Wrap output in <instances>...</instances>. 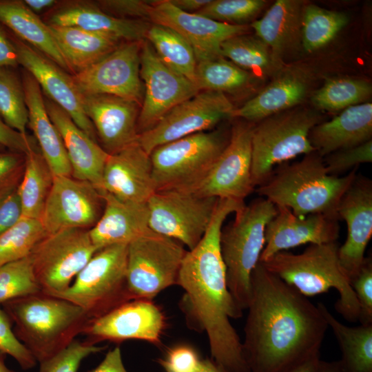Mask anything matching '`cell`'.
<instances>
[{
	"label": "cell",
	"mask_w": 372,
	"mask_h": 372,
	"mask_svg": "<svg viewBox=\"0 0 372 372\" xmlns=\"http://www.w3.org/2000/svg\"><path fill=\"white\" fill-rule=\"evenodd\" d=\"M320 120V114L313 110L291 108L254 125L251 178L254 187L267 181L276 165L315 151L309 134Z\"/></svg>",
	"instance_id": "52a82bcc"
},
{
	"label": "cell",
	"mask_w": 372,
	"mask_h": 372,
	"mask_svg": "<svg viewBox=\"0 0 372 372\" xmlns=\"http://www.w3.org/2000/svg\"><path fill=\"white\" fill-rule=\"evenodd\" d=\"M23 168L17 187L23 217L40 219L54 176L37 149L25 154Z\"/></svg>",
	"instance_id": "e575fe53"
},
{
	"label": "cell",
	"mask_w": 372,
	"mask_h": 372,
	"mask_svg": "<svg viewBox=\"0 0 372 372\" xmlns=\"http://www.w3.org/2000/svg\"><path fill=\"white\" fill-rule=\"evenodd\" d=\"M105 349L87 339H75L63 350L40 362L39 372H77L84 359Z\"/></svg>",
	"instance_id": "f6af8a7d"
},
{
	"label": "cell",
	"mask_w": 372,
	"mask_h": 372,
	"mask_svg": "<svg viewBox=\"0 0 372 372\" xmlns=\"http://www.w3.org/2000/svg\"><path fill=\"white\" fill-rule=\"evenodd\" d=\"M11 324L10 317L0 304V351L13 358L23 370L31 369L37 361L17 337Z\"/></svg>",
	"instance_id": "7dc6e473"
},
{
	"label": "cell",
	"mask_w": 372,
	"mask_h": 372,
	"mask_svg": "<svg viewBox=\"0 0 372 372\" xmlns=\"http://www.w3.org/2000/svg\"><path fill=\"white\" fill-rule=\"evenodd\" d=\"M143 41H125L96 63L74 74L72 77L81 94L113 95L141 106L144 86L140 60Z\"/></svg>",
	"instance_id": "9a60e30c"
},
{
	"label": "cell",
	"mask_w": 372,
	"mask_h": 372,
	"mask_svg": "<svg viewBox=\"0 0 372 372\" xmlns=\"http://www.w3.org/2000/svg\"><path fill=\"white\" fill-rule=\"evenodd\" d=\"M276 207V214L265 229V242L260 262L266 261L278 252L304 244L337 242L339 220L322 214L299 216L287 207Z\"/></svg>",
	"instance_id": "7402d4cb"
},
{
	"label": "cell",
	"mask_w": 372,
	"mask_h": 372,
	"mask_svg": "<svg viewBox=\"0 0 372 372\" xmlns=\"http://www.w3.org/2000/svg\"><path fill=\"white\" fill-rule=\"evenodd\" d=\"M54 0H25V5L34 13L41 12L42 10L52 7L56 3Z\"/></svg>",
	"instance_id": "91938a15"
},
{
	"label": "cell",
	"mask_w": 372,
	"mask_h": 372,
	"mask_svg": "<svg viewBox=\"0 0 372 372\" xmlns=\"http://www.w3.org/2000/svg\"><path fill=\"white\" fill-rule=\"evenodd\" d=\"M140 76L144 94L137 121L139 134L154 127L174 107L200 92L195 83L165 65L147 41L142 44Z\"/></svg>",
	"instance_id": "2e32d148"
},
{
	"label": "cell",
	"mask_w": 372,
	"mask_h": 372,
	"mask_svg": "<svg viewBox=\"0 0 372 372\" xmlns=\"http://www.w3.org/2000/svg\"><path fill=\"white\" fill-rule=\"evenodd\" d=\"M338 219L347 225L345 242L338 249L340 265L351 280L360 270L372 236V180L357 174L337 207Z\"/></svg>",
	"instance_id": "ffe728a7"
},
{
	"label": "cell",
	"mask_w": 372,
	"mask_h": 372,
	"mask_svg": "<svg viewBox=\"0 0 372 372\" xmlns=\"http://www.w3.org/2000/svg\"><path fill=\"white\" fill-rule=\"evenodd\" d=\"M34 141L32 137L10 127L0 118V145L25 155L37 149Z\"/></svg>",
	"instance_id": "db71d44e"
},
{
	"label": "cell",
	"mask_w": 372,
	"mask_h": 372,
	"mask_svg": "<svg viewBox=\"0 0 372 372\" xmlns=\"http://www.w3.org/2000/svg\"><path fill=\"white\" fill-rule=\"evenodd\" d=\"M276 213V206L260 196L238 209L234 220L222 228L220 248L227 287L242 311L250 300L251 276L265 247L266 227Z\"/></svg>",
	"instance_id": "8992f818"
},
{
	"label": "cell",
	"mask_w": 372,
	"mask_h": 372,
	"mask_svg": "<svg viewBox=\"0 0 372 372\" xmlns=\"http://www.w3.org/2000/svg\"><path fill=\"white\" fill-rule=\"evenodd\" d=\"M220 54L248 72L263 73L273 68L269 48L256 35L242 34L224 41Z\"/></svg>",
	"instance_id": "ab89813d"
},
{
	"label": "cell",
	"mask_w": 372,
	"mask_h": 372,
	"mask_svg": "<svg viewBox=\"0 0 372 372\" xmlns=\"http://www.w3.org/2000/svg\"><path fill=\"white\" fill-rule=\"evenodd\" d=\"M357 172L355 167L344 176L331 175L323 157L314 151L274 170L256 191L276 207H287L297 216L322 214L339 220L338 205Z\"/></svg>",
	"instance_id": "3957f363"
},
{
	"label": "cell",
	"mask_w": 372,
	"mask_h": 372,
	"mask_svg": "<svg viewBox=\"0 0 372 372\" xmlns=\"http://www.w3.org/2000/svg\"><path fill=\"white\" fill-rule=\"evenodd\" d=\"M152 1L103 0L99 1L100 7L122 18L131 17L149 19V10Z\"/></svg>",
	"instance_id": "816d5d0a"
},
{
	"label": "cell",
	"mask_w": 372,
	"mask_h": 372,
	"mask_svg": "<svg viewBox=\"0 0 372 372\" xmlns=\"http://www.w3.org/2000/svg\"><path fill=\"white\" fill-rule=\"evenodd\" d=\"M218 129L195 133L155 148L149 154L156 192L186 188L210 169L228 143Z\"/></svg>",
	"instance_id": "9c48e42d"
},
{
	"label": "cell",
	"mask_w": 372,
	"mask_h": 372,
	"mask_svg": "<svg viewBox=\"0 0 372 372\" xmlns=\"http://www.w3.org/2000/svg\"><path fill=\"white\" fill-rule=\"evenodd\" d=\"M196 372H224L211 358L202 359Z\"/></svg>",
	"instance_id": "94428289"
},
{
	"label": "cell",
	"mask_w": 372,
	"mask_h": 372,
	"mask_svg": "<svg viewBox=\"0 0 372 372\" xmlns=\"http://www.w3.org/2000/svg\"><path fill=\"white\" fill-rule=\"evenodd\" d=\"M337 242L310 245L300 254L278 252L260 262L271 273L305 297L336 289L335 309L345 320L358 321L359 306L350 280L338 257Z\"/></svg>",
	"instance_id": "5b68a950"
},
{
	"label": "cell",
	"mask_w": 372,
	"mask_h": 372,
	"mask_svg": "<svg viewBox=\"0 0 372 372\" xmlns=\"http://www.w3.org/2000/svg\"><path fill=\"white\" fill-rule=\"evenodd\" d=\"M19 64L16 49L9 37L0 28V68L16 67Z\"/></svg>",
	"instance_id": "9f6ffc18"
},
{
	"label": "cell",
	"mask_w": 372,
	"mask_h": 372,
	"mask_svg": "<svg viewBox=\"0 0 372 372\" xmlns=\"http://www.w3.org/2000/svg\"><path fill=\"white\" fill-rule=\"evenodd\" d=\"M249 72L220 56L197 63L195 84L199 91L233 92L249 83Z\"/></svg>",
	"instance_id": "f35d334b"
},
{
	"label": "cell",
	"mask_w": 372,
	"mask_h": 372,
	"mask_svg": "<svg viewBox=\"0 0 372 372\" xmlns=\"http://www.w3.org/2000/svg\"><path fill=\"white\" fill-rule=\"evenodd\" d=\"M47 233L40 219L22 217L0 234V267L28 257Z\"/></svg>",
	"instance_id": "60d3db41"
},
{
	"label": "cell",
	"mask_w": 372,
	"mask_h": 372,
	"mask_svg": "<svg viewBox=\"0 0 372 372\" xmlns=\"http://www.w3.org/2000/svg\"><path fill=\"white\" fill-rule=\"evenodd\" d=\"M254 125L235 123L227 145L207 172L183 189L205 197L244 201L254 190L251 178V137Z\"/></svg>",
	"instance_id": "4fadbf2b"
},
{
	"label": "cell",
	"mask_w": 372,
	"mask_h": 372,
	"mask_svg": "<svg viewBox=\"0 0 372 372\" xmlns=\"http://www.w3.org/2000/svg\"><path fill=\"white\" fill-rule=\"evenodd\" d=\"M178 9L189 13H196L210 3L211 0H169Z\"/></svg>",
	"instance_id": "6f0895ef"
},
{
	"label": "cell",
	"mask_w": 372,
	"mask_h": 372,
	"mask_svg": "<svg viewBox=\"0 0 372 372\" xmlns=\"http://www.w3.org/2000/svg\"><path fill=\"white\" fill-rule=\"evenodd\" d=\"M372 94L371 84L362 79L347 77L327 79L311 96L318 109L338 112L363 103Z\"/></svg>",
	"instance_id": "74e56055"
},
{
	"label": "cell",
	"mask_w": 372,
	"mask_h": 372,
	"mask_svg": "<svg viewBox=\"0 0 372 372\" xmlns=\"http://www.w3.org/2000/svg\"><path fill=\"white\" fill-rule=\"evenodd\" d=\"M243 204L218 198L206 232L184 256L177 282L184 291L180 304L187 325L206 333L211 359L224 372H250L243 355L242 341L230 321L240 318L242 311L227 287L220 248L225 219Z\"/></svg>",
	"instance_id": "7a4b0ae2"
},
{
	"label": "cell",
	"mask_w": 372,
	"mask_h": 372,
	"mask_svg": "<svg viewBox=\"0 0 372 372\" xmlns=\"http://www.w3.org/2000/svg\"><path fill=\"white\" fill-rule=\"evenodd\" d=\"M320 353L312 355L286 372H318Z\"/></svg>",
	"instance_id": "680465c9"
},
{
	"label": "cell",
	"mask_w": 372,
	"mask_h": 372,
	"mask_svg": "<svg viewBox=\"0 0 372 372\" xmlns=\"http://www.w3.org/2000/svg\"><path fill=\"white\" fill-rule=\"evenodd\" d=\"M22 154L12 151L0 152V191L19 183Z\"/></svg>",
	"instance_id": "f5cc1de1"
},
{
	"label": "cell",
	"mask_w": 372,
	"mask_h": 372,
	"mask_svg": "<svg viewBox=\"0 0 372 372\" xmlns=\"http://www.w3.org/2000/svg\"><path fill=\"white\" fill-rule=\"evenodd\" d=\"M266 2L264 0H211L196 13L218 22L244 25L262 10Z\"/></svg>",
	"instance_id": "ee69618b"
},
{
	"label": "cell",
	"mask_w": 372,
	"mask_h": 372,
	"mask_svg": "<svg viewBox=\"0 0 372 372\" xmlns=\"http://www.w3.org/2000/svg\"><path fill=\"white\" fill-rule=\"evenodd\" d=\"M127 245L98 250L76 275L70 286L55 297L79 307L90 320L132 300L127 280Z\"/></svg>",
	"instance_id": "ba28073f"
},
{
	"label": "cell",
	"mask_w": 372,
	"mask_h": 372,
	"mask_svg": "<svg viewBox=\"0 0 372 372\" xmlns=\"http://www.w3.org/2000/svg\"><path fill=\"white\" fill-rule=\"evenodd\" d=\"M359 306L360 324H372V259L365 257L357 273L350 280Z\"/></svg>",
	"instance_id": "c3c4849f"
},
{
	"label": "cell",
	"mask_w": 372,
	"mask_h": 372,
	"mask_svg": "<svg viewBox=\"0 0 372 372\" xmlns=\"http://www.w3.org/2000/svg\"><path fill=\"white\" fill-rule=\"evenodd\" d=\"M372 137V103L343 110L331 120L319 123L310 132L309 141L321 156L364 143Z\"/></svg>",
	"instance_id": "4316f807"
},
{
	"label": "cell",
	"mask_w": 372,
	"mask_h": 372,
	"mask_svg": "<svg viewBox=\"0 0 372 372\" xmlns=\"http://www.w3.org/2000/svg\"><path fill=\"white\" fill-rule=\"evenodd\" d=\"M149 19L154 24L169 28L192 46L197 63L220 56L221 43L236 35L246 34L247 25L218 22L196 13L184 12L169 0L152 1Z\"/></svg>",
	"instance_id": "d6986e66"
},
{
	"label": "cell",
	"mask_w": 372,
	"mask_h": 372,
	"mask_svg": "<svg viewBox=\"0 0 372 372\" xmlns=\"http://www.w3.org/2000/svg\"><path fill=\"white\" fill-rule=\"evenodd\" d=\"M104 207L103 198L90 183L71 176H54L40 218L48 234L70 228H92Z\"/></svg>",
	"instance_id": "e0dca14e"
},
{
	"label": "cell",
	"mask_w": 372,
	"mask_h": 372,
	"mask_svg": "<svg viewBox=\"0 0 372 372\" xmlns=\"http://www.w3.org/2000/svg\"><path fill=\"white\" fill-rule=\"evenodd\" d=\"M71 72L77 73L114 50L120 40L73 26L48 25Z\"/></svg>",
	"instance_id": "1f68e13d"
},
{
	"label": "cell",
	"mask_w": 372,
	"mask_h": 372,
	"mask_svg": "<svg viewBox=\"0 0 372 372\" xmlns=\"http://www.w3.org/2000/svg\"><path fill=\"white\" fill-rule=\"evenodd\" d=\"M234 110L225 93L203 90L171 109L154 127L138 135V143L148 154L156 147L212 130Z\"/></svg>",
	"instance_id": "5bb4252c"
},
{
	"label": "cell",
	"mask_w": 372,
	"mask_h": 372,
	"mask_svg": "<svg viewBox=\"0 0 372 372\" xmlns=\"http://www.w3.org/2000/svg\"><path fill=\"white\" fill-rule=\"evenodd\" d=\"M165 325V315L153 300L135 299L90 320L83 334L96 344L138 340L159 346Z\"/></svg>",
	"instance_id": "ac0fdd59"
},
{
	"label": "cell",
	"mask_w": 372,
	"mask_h": 372,
	"mask_svg": "<svg viewBox=\"0 0 372 372\" xmlns=\"http://www.w3.org/2000/svg\"><path fill=\"white\" fill-rule=\"evenodd\" d=\"M327 172L340 174L358 167L360 164L372 162V139L360 145L340 149L323 157Z\"/></svg>",
	"instance_id": "bcb514c9"
},
{
	"label": "cell",
	"mask_w": 372,
	"mask_h": 372,
	"mask_svg": "<svg viewBox=\"0 0 372 372\" xmlns=\"http://www.w3.org/2000/svg\"><path fill=\"white\" fill-rule=\"evenodd\" d=\"M247 309L242 347L250 372H286L320 353L329 327L320 309L260 262Z\"/></svg>",
	"instance_id": "6da1fadb"
},
{
	"label": "cell",
	"mask_w": 372,
	"mask_h": 372,
	"mask_svg": "<svg viewBox=\"0 0 372 372\" xmlns=\"http://www.w3.org/2000/svg\"><path fill=\"white\" fill-rule=\"evenodd\" d=\"M307 84L302 76L287 73L278 76L256 96L239 108H234L231 118L258 123L273 114L288 110L304 99Z\"/></svg>",
	"instance_id": "4dcf8cb0"
},
{
	"label": "cell",
	"mask_w": 372,
	"mask_h": 372,
	"mask_svg": "<svg viewBox=\"0 0 372 372\" xmlns=\"http://www.w3.org/2000/svg\"><path fill=\"white\" fill-rule=\"evenodd\" d=\"M349 21V18L344 12L305 3L302 14V48L311 52L324 47L333 40Z\"/></svg>",
	"instance_id": "8d00e7d4"
},
{
	"label": "cell",
	"mask_w": 372,
	"mask_h": 372,
	"mask_svg": "<svg viewBox=\"0 0 372 372\" xmlns=\"http://www.w3.org/2000/svg\"><path fill=\"white\" fill-rule=\"evenodd\" d=\"M0 116L10 127L26 134L28 111L22 83L8 68H0Z\"/></svg>",
	"instance_id": "b9f144b4"
},
{
	"label": "cell",
	"mask_w": 372,
	"mask_h": 372,
	"mask_svg": "<svg viewBox=\"0 0 372 372\" xmlns=\"http://www.w3.org/2000/svg\"><path fill=\"white\" fill-rule=\"evenodd\" d=\"M21 83L28 111V125L35 136L41 155L54 176H72L62 138L48 114L41 88L27 71L23 72Z\"/></svg>",
	"instance_id": "83f0119b"
},
{
	"label": "cell",
	"mask_w": 372,
	"mask_h": 372,
	"mask_svg": "<svg viewBox=\"0 0 372 372\" xmlns=\"http://www.w3.org/2000/svg\"><path fill=\"white\" fill-rule=\"evenodd\" d=\"M318 372H342L339 362H327L320 360L318 364Z\"/></svg>",
	"instance_id": "6125c7cd"
},
{
	"label": "cell",
	"mask_w": 372,
	"mask_h": 372,
	"mask_svg": "<svg viewBox=\"0 0 372 372\" xmlns=\"http://www.w3.org/2000/svg\"><path fill=\"white\" fill-rule=\"evenodd\" d=\"M44 101L48 114L62 138L72 177L90 183L100 192L109 154L81 130L61 107L50 99Z\"/></svg>",
	"instance_id": "d4e9b609"
},
{
	"label": "cell",
	"mask_w": 372,
	"mask_h": 372,
	"mask_svg": "<svg viewBox=\"0 0 372 372\" xmlns=\"http://www.w3.org/2000/svg\"><path fill=\"white\" fill-rule=\"evenodd\" d=\"M5 355L0 351V372H15L9 368L5 364Z\"/></svg>",
	"instance_id": "be15d7a7"
},
{
	"label": "cell",
	"mask_w": 372,
	"mask_h": 372,
	"mask_svg": "<svg viewBox=\"0 0 372 372\" xmlns=\"http://www.w3.org/2000/svg\"><path fill=\"white\" fill-rule=\"evenodd\" d=\"M1 305L15 335L39 363L66 348L90 321L79 307L42 291Z\"/></svg>",
	"instance_id": "277c9868"
},
{
	"label": "cell",
	"mask_w": 372,
	"mask_h": 372,
	"mask_svg": "<svg viewBox=\"0 0 372 372\" xmlns=\"http://www.w3.org/2000/svg\"><path fill=\"white\" fill-rule=\"evenodd\" d=\"M41 290L29 256L0 267V304Z\"/></svg>",
	"instance_id": "7bdbcfd3"
},
{
	"label": "cell",
	"mask_w": 372,
	"mask_h": 372,
	"mask_svg": "<svg viewBox=\"0 0 372 372\" xmlns=\"http://www.w3.org/2000/svg\"><path fill=\"white\" fill-rule=\"evenodd\" d=\"M88 372H128L124 366L120 347H116L107 351L100 364Z\"/></svg>",
	"instance_id": "11a10c76"
},
{
	"label": "cell",
	"mask_w": 372,
	"mask_h": 372,
	"mask_svg": "<svg viewBox=\"0 0 372 372\" xmlns=\"http://www.w3.org/2000/svg\"><path fill=\"white\" fill-rule=\"evenodd\" d=\"M18 185L0 191V234L14 225L23 217Z\"/></svg>",
	"instance_id": "f907efd6"
},
{
	"label": "cell",
	"mask_w": 372,
	"mask_h": 372,
	"mask_svg": "<svg viewBox=\"0 0 372 372\" xmlns=\"http://www.w3.org/2000/svg\"><path fill=\"white\" fill-rule=\"evenodd\" d=\"M317 306L338 342L342 372H372V324L349 327L341 323L325 304Z\"/></svg>",
	"instance_id": "836d02e7"
},
{
	"label": "cell",
	"mask_w": 372,
	"mask_h": 372,
	"mask_svg": "<svg viewBox=\"0 0 372 372\" xmlns=\"http://www.w3.org/2000/svg\"><path fill=\"white\" fill-rule=\"evenodd\" d=\"M187 250L177 240L149 229L127 245L126 280L132 300H153L174 285Z\"/></svg>",
	"instance_id": "30bf717a"
},
{
	"label": "cell",
	"mask_w": 372,
	"mask_h": 372,
	"mask_svg": "<svg viewBox=\"0 0 372 372\" xmlns=\"http://www.w3.org/2000/svg\"><path fill=\"white\" fill-rule=\"evenodd\" d=\"M84 111L109 154L138 142V105L109 94H82Z\"/></svg>",
	"instance_id": "cb8c5ba5"
},
{
	"label": "cell",
	"mask_w": 372,
	"mask_h": 372,
	"mask_svg": "<svg viewBox=\"0 0 372 372\" xmlns=\"http://www.w3.org/2000/svg\"><path fill=\"white\" fill-rule=\"evenodd\" d=\"M11 41L17 51L19 64L34 78L50 100L65 111L81 130L96 141L95 129L84 111L82 94L72 76L27 43L16 39H11Z\"/></svg>",
	"instance_id": "44dd1931"
},
{
	"label": "cell",
	"mask_w": 372,
	"mask_h": 372,
	"mask_svg": "<svg viewBox=\"0 0 372 372\" xmlns=\"http://www.w3.org/2000/svg\"><path fill=\"white\" fill-rule=\"evenodd\" d=\"M97 251L89 229L70 228L48 234L29 255L41 291L55 296L66 290Z\"/></svg>",
	"instance_id": "8fae6325"
},
{
	"label": "cell",
	"mask_w": 372,
	"mask_h": 372,
	"mask_svg": "<svg viewBox=\"0 0 372 372\" xmlns=\"http://www.w3.org/2000/svg\"><path fill=\"white\" fill-rule=\"evenodd\" d=\"M0 22L63 70L70 69L49 29L22 1L0 0Z\"/></svg>",
	"instance_id": "d6a6232c"
},
{
	"label": "cell",
	"mask_w": 372,
	"mask_h": 372,
	"mask_svg": "<svg viewBox=\"0 0 372 372\" xmlns=\"http://www.w3.org/2000/svg\"><path fill=\"white\" fill-rule=\"evenodd\" d=\"M145 38L165 65L195 83L197 61L192 46L181 35L169 28L152 24Z\"/></svg>",
	"instance_id": "d590c367"
},
{
	"label": "cell",
	"mask_w": 372,
	"mask_h": 372,
	"mask_svg": "<svg viewBox=\"0 0 372 372\" xmlns=\"http://www.w3.org/2000/svg\"><path fill=\"white\" fill-rule=\"evenodd\" d=\"M4 150H5V147H3V146L0 145V152H4Z\"/></svg>",
	"instance_id": "e7e4bbea"
},
{
	"label": "cell",
	"mask_w": 372,
	"mask_h": 372,
	"mask_svg": "<svg viewBox=\"0 0 372 372\" xmlns=\"http://www.w3.org/2000/svg\"><path fill=\"white\" fill-rule=\"evenodd\" d=\"M201 360L192 347L179 344L169 349L157 362L165 372H196Z\"/></svg>",
	"instance_id": "681fc988"
},
{
	"label": "cell",
	"mask_w": 372,
	"mask_h": 372,
	"mask_svg": "<svg viewBox=\"0 0 372 372\" xmlns=\"http://www.w3.org/2000/svg\"><path fill=\"white\" fill-rule=\"evenodd\" d=\"M100 194L104 202L103 211L89 229L97 250L114 245H128L150 229L147 203L123 201L105 192Z\"/></svg>",
	"instance_id": "484cf974"
},
{
	"label": "cell",
	"mask_w": 372,
	"mask_h": 372,
	"mask_svg": "<svg viewBox=\"0 0 372 372\" xmlns=\"http://www.w3.org/2000/svg\"><path fill=\"white\" fill-rule=\"evenodd\" d=\"M305 3L299 0H277L251 24L255 35L269 48L273 68L302 45V14Z\"/></svg>",
	"instance_id": "f1b7e54d"
},
{
	"label": "cell",
	"mask_w": 372,
	"mask_h": 372,
	"mask_svg": "<svg viewBox=\"0 0 372 372\" xmlns=\"http://www.w3.org/2000/svg\"><path fill=\"white\" fill-rule=\"evenodd\" d=\"M48 25L77 27L125 41H143L149 27L141 20L115 17L96 6L80 4L54 12L50 17Z\"/></svg>",
	"instance_id": "f546056e"
},
{
	"label": "cell",
	"mask_w": 372,
	"mask_h": 372,
	"mask_svg": "<svg viewBox=\"0 0 372 372\" xmlns=\"http://www.w3.org/2000/svg\"><path fill=\"white\" fill-rule=\"evenodd\" d=\"M218 198L183 189L156 192L148 200L149 228L192 249L206 232Z\"/></svg>",
	"instance_id": "7c38bea8"
},
{
	"label": "cell",
	"mask_w": 372,
	"mask_h": 372,
	"mask_svg": "<svg viewBox=\"0 0 372 372\" xmlns=\"http://www.w3.org/2000/svg\"><path fill=\"white\" fill-rule=\"evenodd\" d=\"M100 192L136 203H147L156 192L150 156L138 142L109 154Z\"/></svg>",
	"instance_id": "603a6c76"
}]
</instances>
